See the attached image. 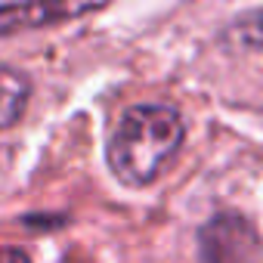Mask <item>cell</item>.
Returning <instances> with one entry per match:
<instances>
[{
    "label": "cell",
    "mask_w": 263,
    "mask_h": 263,
    "mask_svg": "<svg viewBox=\"0 0 263 263\" xmlns=\"http://www.w3.org/2000/svg\"><path fill=\"white\" fill-rule=\"evenodd\" d=\"M183 118L171 105H137L115 127L108 164L127 186H149L161 177L183 146Z\"/></svg>",
    "instance_id": "obj_1"
},
{
    "label": "cell",
    "mask_w": 263,
    "mask_h": 263,
    "mask_svg": "<svg viewBox=\"0 0 263 263\" xmlns=\"http://www.w3.org/2000/svg\"><path fill=\"white\" fill-rule=\"evenodd\" d=\"M105 4L108 0H19V4H7L0 7V37L62 25L102 10Z\"/></svg>",
    "instance_id": "obj_3"
},
{
    "label": "cell",
    "mask_w": 263,
    "mask_h": 263,
    "mask_svg": "<svg viewBox=\"0 0 263 263\" xmlns=\"http://www.w3.org/2000/svg\"><path fill=\"white\" fill-rule=\"evenodd\" d=\"M201 263H263V245L254 226L238 214H217L198 235Z\"/></svg>",
    "instance_id": "obj_2"
},
{
    "label": "cell",
    "mask_w": 263,
    "mask_h": 263,
    "mask_svg": "<svg viewBox=\"0 0 263 263\" xmlns=\"http://www.w3.org/2000/svg\"><path fill=\"white\" fill-rule=\"evenodd\" d=\"M28 78L16 68H7V65H0V130L4 127H13L25 105H28Z\"/></svg>",
    "instance_id": "obj_4"
},
{
    "label": "cell",
    "mask_w": 263,
    "mask_h": 263,
    "mask_svg": "<svg viewBox=\"0 0 263 263\" xmlns=\"http://www.w3.org/2000/svg\"><path fill=\"white\" fill-rule=\"evenodd\" d=\"M226 37L235 47L263 53V10H248V13L235 16L226 28Z\"/></svg>",
    "instance_id": "obj_5"
},
{
    "label": "cell",
    "mask_w": 263,
    "mask_h": 263,
    "mask_svg": "<svg viewBox=\"0 0 263 263\" xmlns=\"http://www.w3.org/2000/svg\"><path fill=\"white\" fill-rule=\"evenodd\" d=\"M0 263H31V260L19 248H4V251H0Z\"/></svg>",
    "instance_id": "obj_6"
}]
</instances>
